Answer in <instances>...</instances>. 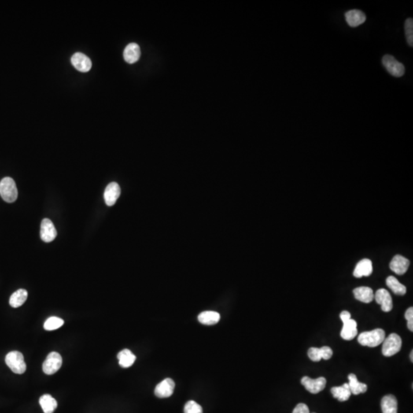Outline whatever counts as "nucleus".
<instances>
[{"instance_id":"20","label":"nucleus","mask_w":413,"mask_h":413,"mask_svg":"<svg viewBox=\"0 0 413 413\" xmlns=\"http://www.w3.org/2000/svg\"><path fill=\"white\" fill-rule=\"evenodd\" d=\"M383 413H397V399L393 395L384 396L381 401Z\"/></svg>"},{"instance_id":"21","label":"nucleus","mask_w":413,"mask_h":413,"mask_svg":"<svg viewBox=\"0 0 413 413\" xmlns=\"http://www.w3.org/2000/svg\"><path fill=\"white\" fill-rule=\"evenodd\" d=\"M348 380H349L348 385H349L351 394L359 395L360 393H364L367 390V385L363 383H359L355 374H349Z\"/></svg>"},{"instance_id":"26","label":"nucleus","mask_w":413,"mask_h":413,"mask_svg":"<svg viewBox=\"0 0 413 413\" xmlns=\"http://www.w3.org/2000/svg\"><path fill=\"white\" fill-rule=\"evenodd\" d=\"M28 298V292L26 289H19L11 296L9 304L12 308H19L26 303Z\"/></svg>"},{"instance_id":"4","label":"nucleus","mask_w":413,"mask_h":413,"mask_svg":"<svg viewBox=\"0 0 413 413\" xmlns=\"http://www.w3.org/2000/svg\"><path fill=\"white\" fill-rule=\"evenodd\" d=\"M402 348V339L398 334H391L383 342L382 353L385 357H392L399 352Z\"/></svg>"},{"instance_id":"16","label":"nucleus","mask_w":413,"mask_h":413,"mask_svg":"<svg viewBox=\"0 0 413 413\" xmlns=\"http://www.w3.org/2000/svg\"><path fill=\"white\" fill-rule=\"evenodd\" d=\"M140 55V48L137 43L129 44L123 52L124 60L129 64H134L138 61Z\"/></svg>"},{"instance_id":"30","label":"nucleus","mask_w":413,"mask_h":413,"mask_svg":"<svg viewBox=\"0 0 413 413\" xmlns=\"http://www.w3.org/2000/svg\"><path fill=\"white\" fill-rule=\"evenodd\" d=\"M185 413H203L202 407L196 402L191 400L185 404L184 408Z\"/></svg>"},{"instance_id":"22","label":"nucleus","mask_w":413,"mask_h":413,"mask_svg":"<svg viewBox=\"0 0 413 413\" xmlns=\"http://www.w3.org/2000/svg\"><path fill=\"white\" fill-rule=\"evenodd\" d=\"M332 395L340 402H345L351 397V392L348 384H343L341 386H334L330 389Z\"/></svg>"},{"instance_id":"11","label":"nucleus","mask_w":413,"mask_h":413,"mask_svg":"<svg viewBox=\"0 0 413 413\" xmlns=\"http://www.w3.org/2000/svg\"><path fill=\"white\" fill-rule=\"evenodd\" d=\"M374 299L377 304H381V309L384 312H389L392 309V299L389 292L385 289H381L377 291L374 295Z\"/></svg>"},{"instance_id":"23","label":"nucleus","mask_w":413,"mask_h":413,"mask_svg":"<svg viewBox=\"0 0 413 413\" xmlns=\"http://www.w3.org/2000/svg\"><path fill=\"white\" fill-rule=\"evenodd\" d=\"M220 320V315L217 311H203L198 315L199 322H201L203 325H216Z\"/></svg>"},{"instance_id":"17","label":"nucleus","mask_w":413,"mask_h":413,"mask_svg":"<svg viewBox=\"0 0 413 413\" xmlns=\"http://www.w3.org/2000/svg\"><path fill=\"white\" fill-rule=\"evenodd\" d=\"M373 273V264L371 260L363 259L357 264L354 271V276L361 278L363 276H370Z\"/></svg>"},{"instance_id":"24","label":"nucleus","mask_w":413,"mask_h":413,"mask_svg":"<svg viewBox=\"0 0 413 413\" xmlns=\"http://www.w3.org/2000/svg\"><path fill=\"white\" fill-rule=\"evenodd\" d=\"M118 359H119V364L123 367V368H128L131 366L133 363H135L136 358L135 355H133L131 351L129 349H124L118 354Z\"/></svg>"},{"instance_id":"15","label":"nucleus","mask_w":413,"mask_h":413,"mask_svg":"<svg viewBox=\"0 0 413 413\" xmlns=\"http://www.w3.org/2000/svg\"><path fill=\"white\" fill-rule=\"evenodd\" d=\"M345 19L348 26L355 28L366 22V16L364 12L359 9H352L346 12Z\"/></svg>"},{"instance_id":"19","label":"nucleus","mask_w":413,"mask_h":413,"mask_svg":"<svg viewBox=\"0 0 413 413\" xmlns=\"http://www.w3.org/2000/svg\"><path fill=\"white\" fill-rule=\"evenodd\" d=\"M355 299L363 303H371L374 299V291L370 287L361 286L354 289Z\"/></svg>"},{"instance_id":"3","label":"nucleus","mask_w":413,"mask_h":413,"mask_svg":"<svg viewBox=\"0 0 413 413\" xmlns=\"http://www.w3.org/2000/svg\"><path fill=\"white\" fill-rule=\"evenodd\" d=\"M5 363L15 374H23L26 372V363L24 357L19 351L9 352L5 357Z\"/></svg>"},{"instance_id":"28","label":"nucleus","mask_w":413,"mask_h":413,"mask_svg":"<svg viewBox=\"0 0 413 413\" xmlns=\"http://www.w3.org/2000/svg\"><path fill=\"white\" fill-rule=\"evenodd\" d=\"M64 320L57 317H51L44 324V329L47 330H54L60 329L64 325Z\"/></svg>"},{"instance_id":"2","label":"nucleus","mask_w":413,"mask_h":413,"mask_svg":"<svg viewBox=\"0 0 413 413\" xmlns=\"http://www.w3.org/2000/svg\"><path fill=\"white\" fill-rule=\"evenodd\" d=\"M0 195L5 202L12 203L17 200V188L12 178L5 177L0 182Z\"/></svg>"},{"instance_id":"5","label":"nucleus","mask_w":413,"mask_h":413,"mask_svg":"<svg viewBox=\"0 0 413 413\" xmlns=\"http://www.w3.org/2000/svg\"><path fill=\"white\" fill-rule=\"evenodd\" d=\"M382 63L386 71L396 78H401L405 75V67L393 56L385 55L382 59Z\"/></svg>"},{"instance_id":"14","label":"nucleus","mask_w":413,"mask_h":413,"mask_svg":"<svg viewBox=\"0 0 413 413\" xmlns=\"http://www.w3.org/2000/svg\"><path fill=\"white\" fill-rule=\"evenodd\" d=\"M308 355L312 361L319 362L322 359L326 360L330 359L333 355V351L327 346L321 348H311L308 350Z\"/></svg>"},{"instance_id":"1","label":"nucleus","mask_w":413,"mask_h":413,"mask_svg":"<svg viewBox=\"0 0 413 413\" xmlns=\"http://www.w3.org/2000/svg\"><path fill=\"white\" fill-rule=\"evenodd\" d=\"M385 338V331L383 329H377L371 331H365L358 336V342L362 346L369 348H375L384 342Z\"/></svg>"},{"instance_id":"12","label":"nucleus","mask_w":413,"mask_h":413,"mask_svg":"<svg viewBox=\"0 0 413 413\" xmlns=\"http://www.w3.org/2000/svg\"><path fill=\"white\" fill-rule=\"evenodd\" d=\"M121 193L120 187L116 182H111L107 186L104 192V200L108 206L114 205Z\"/></svg>"},{"instance_id":"32","label":"nucleus","mask_w":413,"mask_h":413,"mask_svg":"<svg viewBox=\"0 0 413 413\" xmlns=\"http://www.w3.org/2000/svg\"><path fill=\"white\" fill-rule=\"evenodd\" d=\"M292 413H310V411L307 405L299 403L296 406Z\"/></svg>"},{"instance_id":"10","label":"nucleus","mask_w":413,"mask_h":413,"mask_svg":"<svg viewBox=\"0 0 413 413\" xmlns=\"http://www.w3.org/2000/svg\"><path fill=\"white\" fill-rule=\"evenodd\" d=\"M71 63L81 72H88L91 69L92 62L90 59L81 52H77L72 56Z\"/></svg>"},{"instance_id":"27","label":"nucleus","mask_w":413,"mask_h":413,"mask_svg":"<svg viewBox=\"0 0 413 413\" xmlns=\"http://www.w3.org/2000/svg\"><path fill=\"white\" fill-rule=\"evenodd\" d=\"M388 287L392 291L394 294L398 296H404L406 293V288L404 285L400 283L397 278L394 276H389L385 280Z\"/></svg>"},{"instance_id":"13","label":"nucleus","mask_w":413,"mask_h":413,"mask_svg":"<svg viewBox=\"0 0 413 413\" xmlns=\"http://www.w3.org/2000/svg\"><path fill=\"white\" fill-rule=\"evenodd\" d=\"M410 262L401 255H396L389 264L390 270L397 275H403L408 270Z\"/></svg>"},{"instance_id":"25","label":"nucleus","mask_w":413,"mask_h":413,"mask_svg":"<svg viewBox=\"0 0 413 413\" xmlns=\"http://www.w3.org/2000/svg\"><path fill=\"white\" fill-rule=\"evenodd\" d=\"M44 413H53L57 406V401L51 395H43L39 399Z\"/></svg>"},{"instance_id":"9","label":"nucleus","mask_w":413,"mask_h":413,"mask_svg":"<svg viewBox=\"0 0 413 413\" xmlns=\"http://www.w3.org/2000/svg\"><path fill=\"white\" fill-rule=\"evenodd\" d=\"M175 384L172 379L166 378L159 383L155 389V395L159 398L170 397L174 392Z\"/></svg>"},{"instance_id":"31","label":"nucleus","mask_w":413,"mask_h":413,"mask_svg":"<svg viewBox=\"0 0 413 413\" xmlns=\"http://www.w3.org/2000/svg\"><path fill=\"white\" fill-rule=\"evenodd\" d=\"M405 318L407 320V322H408V324H407V326H408L409 330L410 331H413V307H410V308L407 309V311H406V314H405Z\"/></svg>"},{"instance_id":"34","label":"nucleus","mask_w":413,"mask_h":413,"mask_svg":"<svg viewBox=\"0 0 413 413\" xmlns=\"http://www.w3.org/2000/svg\"><path fill=\"white\" fill-rule=\"evenodd\" d=\"M410 359H411L412 362H413V351H412L411 354H410Z\"/></svg>"},{"instance_id":"8","label":"nucleus","mask_w":413,"mask_h":413,"mask_svg":"<svg viewBox=\"0 0 413 413\" xmlns=\"http://www.w3.org/2000/svg\"><path fill=\"white\" fill-rule=\"evenodd\" d=\"M57 237V230L51 220L45 218L41 224V238L45 243L54 241Z\"/></svg>"},{"instance_id":"6","label":"nucleus","mask_w":413,"mask_h":413,"mask_svg":"<svg viewBox=\"0 0 413 413\" xmlns=\"http://www.w3.org/2000/svg\"><path fill=\"white\" fill-rule=\"evenodd\" d=\"M62 365V358L57 352H52L48 355L47 358L42 365V370L47 375H52L58 371Z\"/></svg>"},{"instance_id":"18","label":"nucleus","mask_w":413,"mask_h":413,"mask_svg":"<svg viewBox=\"0 0 413 413\" xmlns=\"http://www.w3.org/2000/svg\"><path fill=\"white\" fill-rule=\"evenodd\" d=\"M356 321L354 319H349L347 322L343 323L342 330L341 332V336L346 341H351L358 335V329H357Z\"/></svg>"},{"instance_id":"29","label":"nucleus","mask_w":413,"mask_h":413,"mask_svg":"<svg viewBox=\"0 0 413 413\" xmlns=\"http://www.w3.org/2000/svg\"><path fill=\"white\" fill-rule=\"evenodd\" d=\"M405 33L406 39L410 47L413 46V19L412 18L407 19L405 22Z\"/></svg>"},{"instance_id":"33","label":"nucleus","mask_w":413,"mask_h":413,"mask_svg":"<svg viewBox=\"0 0 413 413\" xmlns=\"http://www.w3.org/2000/svg\"><path fill=\"white\" fill-rule=\"evenodd\" d=\"M340 318H341V321H342L343 323H344V322H347L348 320L351 319V313L348 311H343L341 313V315H340Z\"/></svg>"},{"instance_id":"7","label":"nucleus","mask_w":413,"mask_h":413,"mask_svg":"<svg viewBox=\"0 0 413 413\" xmlns=\"http://www.w3.org/2000/svg\"><path fill=\"white\" fill-rule=\"evenodd\" d=\"M302 384L304 385L308 392L312 394H317L322 392L326 385V379L325 377H319L318 379H311L308 377H303L301 381Z\"/></svg>"}]
</instances>
